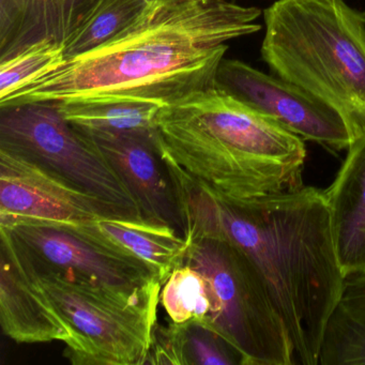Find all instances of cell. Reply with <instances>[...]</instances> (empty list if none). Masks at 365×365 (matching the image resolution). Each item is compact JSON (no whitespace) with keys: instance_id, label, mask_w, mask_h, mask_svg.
Returning <instances> with one entry per match:
<instances>
[{"instance_id":"obj_1","label":"cell","mask_w":365,"mask_h":365,"mask_svg":"<svg viewBox=\"0 0 365 365\" xmlns=\"http://www.w3.org/2000/svg\"><path fill=\"white\" fill-rule=\"evenodd\" d=\"M163 160L185 238L221 239L240 249L285 324L294 365L319 364L327 324L346 282L324 190L303 185L230 200Z\"/></svg>"},{"instance_id":"obj_2","label":"cell","mask_w":365,"mask_h":365,"mask_svg":"<svg viewBox=\"0 0 365 365\" xmlns=\"http://www.w3.org/2000/svg\"><path fill=\"white\" fill-rule=\"evenodd\" d=\"M260 10L227 0L155 3L116 37L0 101V108L88 98H134L163 106L215 85L232 40L259 31Z\"/></svg>"},{"instance_id":"obj_3","label":"cell","mask_w":365,"mask_h":365,"mask_svg":"<svg viewBox=\"0 0 365 365\" xmlns=\"http://www.w3.org/2000/svg\"><path fill=\"white\" fill-rule=\"evenodd\" d=\"M155 138L163 159L223 197L303 187L304 140L215 85L163 106Z\"/></svg>"},{"instance_id":"obj_4","label":"cell","mask_w":365,"mask_h":365,"mask_svg":"<svg viewBox=\"0 0 365 365\" xmlns=\"http://www.w3.org/2000/svg\"><path fill=\"white\" fill-rule=\"evenodd\" d=\"M264 63L330 106L351 143L365 134V12L345 0H277L264 12Z\"/></svg>"},{"instance_id":"obj_5","label":"cell","mask_w":365,"mask_h":365,"mask_svg":"<svg viewBox=\"0 0 365 365\" xmlns=\"http://www.w3.org/2000/svg\"><path fill=\"white\" fill-rule=\"evenodd\" d=\"M14 240L31 281L71 334L66 347L73 364H147L161 283L138 292L89 283L36 264Z\"/></svg>"},{"instance_id":"obj_6","label":"cell","mask_w":365,"mask_h":365,"mask_svg":"<svg viewBox=\"0 0 365 365\" xmlns=\"http://www.w3.org/2000/svg\"><path fill=\"white\" fill-rule=\"evenodd\" d=\"M187 242L183 264L208 279L215 297L212 316L200 324L222 337L241 365H294L285 324L247 256L221 239Z\"/></svg>"},{"instance_id":"obj_7","label":"cell","mask_w":365,"mask_h":365,"mask_svg":"<svg viewBox=\"0 0 365 365\" xmlns=\"http://www.w3.org/2000/svg\"><path fill=\"white\" fill-rule=\"evenodd\" d=\"M0 148L56 173L123 217L144 219L133 194L106 155L61 116L54 102L0 108Z\"/></svg>"},{"instance_id":"obj_8","label":"cell","mask_w":365,"mask_h":365,"mask_svg":"<svg viewBox=\"0 0 365 365\" xmlns=\"http://www.w3.org/2000/svg\"><path fill=\"white\" fill-rule=\"evenodd\" d=\"M0 226L11 232L31 262L44 268L128 292L161 283L148 264L100 232L95 223L25 221Z\"/></svg>"},{"instance_id":"obj_9","label":"cell","mask_w":365,"mask_h":365,"mask_svg":"<svg viewBox=\"0 0 365 365\" xmlns=\"http://www.w3.org/2000/svg\"><path fill=\"white\" fill-rule=\"evenodd\" d=\"M215 86L304 140L335 151L351 144L343 118L333 108L279 76L273 78L242 61L223 59Z\"/></svg>"},{"instance_id":"obj_10","label":"cell","mask_w":365,"mask_h":365,"mask_svg":"<svg viewBox=\"0 0 365 365\" xmlns=\"http://www.w3.org/2000/svg\"><path fill=\"white\" fill-rule=\"evenodd\" d=\"M113 217H123L56 173L0 148V225L25 221L91 224Z\"/></svg>"},{"instance_id":"obj_11","label":"cell","mask_w":365,"mask_h":365,"mask_svg":"<svg viewBox=\"0 0 365 365\" xmlns=\"http://www.w3.org/2000/svg\"><path fill=\"white\" fill-rule=\"evenodd\" d=\"M82 133L95 143L118 173L138 202L145 220L182 232L174 187L155 143V132Z\"/></svg>"},{"instance_id":"obj_12","label":"cell","mask_w":365,"mask_h":365,"mask_svg":"<svg viewBox=\"0 0 365 365\" xmlns=\"http://www.w3.org/2000/svg\"><path fill=\"white\" fill-rule=\"evenodd\" d=\"M0 324L4 333L20 344L61 341L71 334L48 299L27 273L14 238L0 226Z\"/></svg>"},{"instance_id":"obj_13","label":"cell","mask_w":365,"mask_h":365,"mask_svg":"<svg viewBox=\"0 0 365 365\" xmlns=\"http://www.w3.org/2000/svg\"><path fill=\"white\" fill-rule=\"evenodd\" d=\"M100 0H0V63L33 44L65 46Z\"/></svg>"},{"instance_id":"obj_14","label":"cell","mask_w":365,"mask_h":365,"mask_svg":"<svg viewBox=\"0 0 365 365\" xmlns=\"http://www.w3.org/2000/svg\"><path fill=\"white\" fill-rule=\"evenodd\" d=\"M324 192L344 275L364 274L365 134L350 144L341 170Z\"/></svg>"},{"instance_id":"obj_15","label":"cell","mask_w":365,"mask_h":365,"mask_svg":"<svg viewBox=\"0 0 365 365\" xmlns=\"http://www.w3.org/2000/svg\"><path fill=\"white\" fill-rule=\"evenodd\" d=\"M95 226L148 264L163 285L185 262L189 242L173 226L120 217L100 220Z\"/></svg>"},{"instance_id":"obj_16","label":"cell","mask_w":365,"mask_h":365,"mask_svg":"<svg viewBox=\"0 0 365 365\" xmlns=\"http://www.w3.org/2000/svg\"><path fill=\"white\" fill-rule=\"evenodd\" d=\"M61 116L85 133L155 132L163 104L134 98H88L54 102Z\"/></svg>"},{"instance_id":"obj_17","label":"cell","mask_w":365,"mask_h":365,"mask_svg":"<svg viewBox=\"0 0 365 365\" xmlns=\"http://www.w3.org/2000/svg\"><path fill=\"white\" fill-rule=\"evenodd\" d=\"M318 365H365V273L346 277L327 324Z\"/></svg>"},{"instance_id":"obj_18","label":"cell","mask_w":365,"mask_h":365,"mask_svg":"<svg viewBox=\"0 0 365 365\" xmlns=\"http://www.w3.org/2000/svg\"><path fill=\"white\" fill-rule=\"evenodd\" d=\"M160 301L173 322H205L215 309V297L208 279L189 264L175 269L165 282Z\"/></svg>"},{"instance_id":"obj_19","label":"cell","mask_w":365,"mask_h":365,"mask_svg":"<svg viewBox=\"0 0 365 365\" xmlns=\"http://www.w3.org/2000/svg\"><path fill=\"white\" fill-rule=\"evenodd\" d=\"M144 0H100L93 14L63 48L65 58L99 48L127 29L146 8Z\"/></svg>"},{"instance_id":"obj_20","label":"cell","mask_w":365,"mask_h":365,"mask_svg":"<svg viewBox=\"0 0 365 365\" xmlns=\"http://www.w3.org/2000/svg\"><path fill=\"white\" fill-rule=\"evenodd\" d=\"M65 46L38 42L0 63V101L65 61Z\"/></svg>"},{"instance_id":"obj_21","label":"cell","mask_w":365,"mask_h":365,"mask_svg":"<svg viewBox=\"0 0 365 365\" xmlns=\"http://www.w3.org/2000/svg\"><path fill=\"white\" fill-rule=\"evenodd\" d=\"M181 332L187 364H240V359L232 348L196 320L181 324Z\"/></svg>"},{"instance_id":"obj_22","label":"cell","mask_w":365,"mask_h":365,"mask_svg":"<svg viewBox=\"0 0 365 365\" xmlns=\"http://www.w3.org/2000/svg\"><path fill=\"white\" fill-rule=\"evenodd\" d=\"M147 364H187L180 324L172 322L168 327L157 324Z\"/></svg>"},{"instance_id":"obj_23","label":"cell","mask_w":365,"mask_h":365,"mask_svg":"<svg viewBox=\"0 0 365 365\" xmlns=\"http://www.w3.org/2000/svg\"><path fill=\"white\" fill-rule=\"evenodd\" d=\"M144 1L147 4V5H149V4L155 3L174 4L177 3V1H179V0H144Z\"/></svg>"}]
</instances>
